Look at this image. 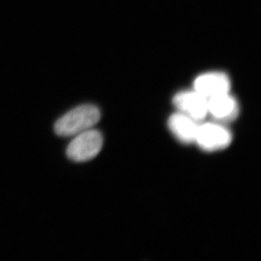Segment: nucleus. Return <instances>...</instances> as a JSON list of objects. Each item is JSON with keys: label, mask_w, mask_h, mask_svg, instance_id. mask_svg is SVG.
<instances>
[{"label": "nucleus", "mask_w": 261, "mask_h": 261, "mask_svg": "<svg viewBox=\"0 0 261 261\" xmlns=\"http://www.w3.org/2000/svg\"><path fill=\"white\" fill-rule=\"evenodd\" d=\"M100 118V111L97 106L82 105L68 111L56 122L55 132L62 137H75L93 128Z\"/></svg>", "instance_id": "1"}, {"label": "nucleus", "mask_w": 261, "mask_h": 261, "mask_svg": "<svg viewBox=\"0 0 261 261\" xmlns=\"http://www.w3.org/2000/svg\"><path fill=\"white\" fill-rule=\"evenodd\" d=\"M102 146V134L90 128L75 136L67 147V157L73 162H87L99 153Z\"/></svg>", "instance_id": "2"}, {"label": "nucleus", "mask_w": 261, "mask_h": 261, "mask_svg": "<svg viewBox=\"0 0 261 261\" xmlns=\"http://www.w3.org/2000/svg\"><path fill=\"white\" fill-rule=\"evenodd\" d=\"M232 141V135L222 123H200L195 142L202 150L216 152L226 148Z\"/></svg>", "instance_id": "3"}, {"label": "nucleus", "mask_w": 261, "mask_h": 261, "mask_svg": "<svg viewBox=\"0 0 261 261\" xmlns=\"http://www.w3.org/2000/svg\"><path fill=\"white\" fill-rule=\"evenodd\" d=\"M173 101L178 112L186 115L198 123L203 121L208 115L207 98L195 89L178 92Z\"/></svg>", "instance_id": "4"}, {"label": "nucleus", "mask_w": 261, "mask_h": 261, "mask_svg": "<svg viewBox=\"0 0 261 261\" xmlns=\"http://www.w3.org/2000/svg\"><path fill=\"white\" fill-rule=\"evenodd\" d=\"M193 86V89L209 99L219 94L229 92L231 80L223 72H206L195 79Z\"/></svg>", "instance_id": "5"}, {"label": "nucleus", "mask_w": 261, "mask_h": 261, "mask_svg": "<svg viewBox=\"0 0 261 261\" xmlns=\"http://www.w3.org/2000/svg\"><path fill=\"white\" fill-rule=\"evenodd\" d=\"M207 108L208 115L222 123L233 121L240 111L238 100L229 92L207 99Z\"/></svg>", "instance_id": "6"}, {"label": "nucleus", "mask_w": 261, "mask_h": 261, "mask_svg": "<svg viewBox=\"0 0 261 261\" xmlns=\"http://www.w3.org/2000/svg\"><path fill=\"white\" fill-rule=\"evenodd\" d=\"M168 128L171 133L181 143L191 144L195 142L200 123L190 117L177 112L170 116Z\"/></svg>", "instance_id": "7"}]
</instances>
